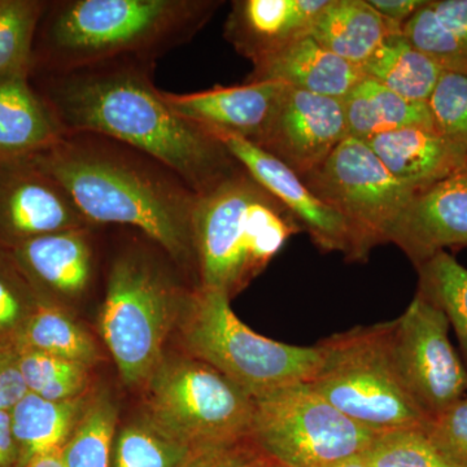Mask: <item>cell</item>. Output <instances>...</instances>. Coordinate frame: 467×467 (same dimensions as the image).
I'll list each match as a JSON object with an SVG mask.
<instances>
[{
	"mask_svg": "<svg viewBox=\"0 0 467 467\" xmlns=\"http://www.w3.org/2000/svg\"><path fill=\"white\" fill-rule=\"evenodd\" d=\"M223 2L64 0L48 3L36 32L33 67L66 72L101 61H152L192 38Z\"/></svg>",
	"mask_w": 467,
	"mask_h": 467,
	"instance_id": "3957f363",
	"label": "cell"
},
{
	"mask_svg": "<svg viewBox=\"0 0 467 467\" xmlns=\"http://www.w3.org/2000/svg\"><path fill=\"white\" fill-rule=\"evenodd\" d=\"M285 88L282 82H244L192 94L165 92V98L178 115L209 133L234 135L256 144Z\"/></svg>",
	"mask_w": 467,
	"mask_h": 467,
	"instance_id": "2e32d148",
	"label": "cell"
},
{
	"mask_svg": "<svg viewBox=\"0 0 467 467\" xmlns=\"http://www.w3.org/2000/svg\"><path fill=\"white\" fill-rule=\"evenodd\" d=\"M310 36L337 57L362 67L387 39L402 36V29L378 14L368 0H328Z\"/></svg>",
	"mask_w": 467,
	"mask_h": 467,
	"instance_id": "7402d4cb",
	"label": "cell"
},
{
	"mask_svg": "<svg viewBox=\"0 0 467 467\" xmlns=\"http://www.w3.org/2000/svg\"><path fill=\"white\" fill-rule=\"evenodd\" d=\"M267 467H288L282 465V463L275 462V461H272V462L269 463V466Z\"/></svg>",
	"mask_w": 467,
	"mask_h": 467,
	"instance_id": "7bdbcfd3",
	"label": "cell"
},
{
	"mask_svg": "<svg viewBox=\"0 0 467 467\" xmlns=\"http://www.w3.org/2000/svg\"><path fill=\"white\" fill-rule=\"evenodd\" d=\"M392 321L350 328L317 344L319 367L309 386L374 434L426 425L391 350Z\"/></svg>",
	"mask_w": 467,
	"mask_h": 467,
	"instance_id": "8992f818",
	"label": "cell"
},
{
	"mask_svg": "<svg viewBox=\"0 0 467 467\" xmlns=\"http://www.w3.org/2000/svg\"><path fill=\"white\" fill-rule=\"evenodd\" d=\"M327 467H368L367 463H365L364 459H362L361 454L358 456L350 457V459L340 461V462L334 463V465H330Z\"/></svg>",
	"mask_w": 467,
	"mask_h": 467,
	"instance_id": "b9f144b4",
	"label": "cell"
},
{
	"mask_svg": "<svg viewBox=\"0 0 467 467\" xmlns=\"http://www.w3.org/2000/svg\"><path fill=\"white\" fill-rule=\"evenodd\" d=\"M18 367L27 389L48 401H67L81 398L88 383V367L16 347Z\"/></svg>",
	"mask_w": 467,
	"mask_h": 467,
	"instance_id": "f546056e",
	"label": "cell"
},
{
	"mask_svg": "<svg viewBox=\"0 0 467 467\" xmlns=\"http://www.w3.org/2000/svg\"><path fill=\"white\" fill-rule=\"evenodd\" d=\"M347 137L342 100L285 85L256 146L304 178L321 167Z\"/></svg>",
	"mask_w": 467,
	"mask_h": 467,
	"instance_id": "4fadbf2b",
	"label": "cell"
},
{
	"mask_svg": "<svg viewBox=\"0 0 467 467\" xmlns=\"http://www.w3.org/2000/svg\"><path fill=\"white\" fill-rule=\"evenodd\" d=\"M180 317L187 356L216 368L252 399L308 383L319 367L317 347L290 346L254 333L216 288L196 285L187 292Z\"/></svg>",
	"mask_w": 467,
	"mask_h": 467,
	"instance_id": "5b68a950",
	"label": "cell"
},
{
	"mask_svg": "<svg viewBox=\"0 0 467 467\" xmlns=\"http://www.w3.org/2000/svg\"><path fill=\"white\" fill-rule=\"evenodd\" d=\"M361 456L368 467H453L439 454L423 427L378 434Z\"/></svg>",
	"mask_w": 467,
	"mask_h": 467,
	"instance_id": "1f68e13d",
	"label": "cell"
},
{
	"mask_svg": "<svg viewBox=\"0 0 467 467\" xmlns=\"http://www.w3.org/2000/svg\"><path fill=\"white\" fill-rule=\"evenodd\" d=\"M186 294L140 254H125L110 267L101 334L129 386L147 383L162 361V346Z\"/></svg>",
	"mask_w": 467,
	"mask_h": 467,
	"instance_id": "ba28073f",
	"label": "cell"
},
{
	"mask_svg": "<svg viewBox=\"0 0 467 467\" xmlns=\"http://www.w3.org/2000/svg\"><path fill=\"white\" fill-rule=\"evenodd\" d=\"M29 77L0 81V161L30 158L67 134Z\"/></svg>",
	"mask_w": 467,
	"mask_h": 467,
	"instance_id": "44dd1931",
	"label": "cell"
},
{
	"mask_svg": "<svg viewBox=\"0 0 467 467\" xmlns=\"http://www.w3.org/2000/svg\"><path fill=\"white\" fill-rule=\"evenodd\" d=\"M184 451L149 422L130 425L117 438L112 467H175Z\"/></svg>",
	"mask_w": 467,
	"mask_h": 467,
	"instance_id": "836d02e7",
	"label": "cell"
},
{
	"mask_svg": "<svg viewBox=\"0 0 467 467\" xmlns=\"http://www.w3.org/2000/svg\"><path fill=\"white\" fill-rule=\"evenodd\" d=\"M328 0H235L223 36L254 66L312 34Z\"/></svg>",
	"mask_w": 467,
	"mask_h": 467,
	"instance_id": "e0dca14e",
	"label": "cell"
},
{
	"mask_svg": "<svg viewBox=\"0 0 467 467\" xmlns=\"http://www.w3.org/2000/svg\"><path fill=\"white\" fill-rule=\"evenodd\" d=\"M116 414L112 402L104 396L85 409L61 448L66 467H112Z\"/></svg>",
	"mask_w": 467,
	"mask_h": 467,
	"instance_id": "4dcf8cb0",
	"label": "cell"
},
{
	"mask_svg": "<svg viewBox=\"0 0 467 467\" xmlns=\"http://www.w3.org/2000/svg\"><path fill=\"white\" fill-rule=\"evenodd\" d=\"M147 422L183 450L250 438L254 399L204 362L165 361L147 380Z\"/></svg>",
	"mask_w": 467,
	"mask_h": 467,
	"instance_id": "52a82bcc",
	"label": "cell"
},
{
	"mask_svg": "<svg viewBox=\"0 0 467 467\" xmlns=\"http://www.w3.org/2000/svg\"><path fill=\"white\" fill-rule=\"evenodd\" d=\"M82 408V396L67 401H48L27 392L9 410L17 447V467H26L36 457L61 450L72 435Z\"/></svg>",
	"mask_w": 467,
	"mask_h": 467,
	"instance_id": "d4e9b609",
	"label": "cell"
},
{
	"mask_svg": "<svg viewBox=\"0 0 467 467\" xmlns=\"http://www.w3.org/2000/svg\"><path fill=\"white\" fill-rule=\"evenodd\" d=\"M389 243L416 267L445 248L467 247V161L411 198Z\"/></svg>",
	"mask_w": 467,
	"mask_h": 467,
	"instance_id": "9a60e30c",
	"label": "cell"
},
{
	"mask_svg": "<svg viewBox=\"0 0 467 467\" xmlns=\"http://www.w3.org/2000/svg\"><path fill=\"white\" fill-rule=\"evenodd\" d=\"M152 61L122 57L52 72L43 99L66 133L109 138L161 162L202 195L242 165L213 134L178 115L150 79Z\"/></svg>",
	"mask_w": 467,
	"mask_h": 467,
	"instance_id": "6da1fadb",
	"label": "cell"
},
{
	"mask_svg": "<svg viewBox=\"0 0 467 467\" xmlns=\"http://www.w3.org/2000/svg\"><path fill=\"white\" fill-rule=\"evenodd\" d=\"M192 229L199 285L230 299L303 232L294 214L243 168L198 195Z\"/></svg>",
	"mask_w": 467,
	"mask_h": 467,
	"instance_id": "277c9868",
	"label": "cell"
},
{
	"mask_svg": "<svg viewBox=\"0 0 467 467\" xmlns=\"http://www.w3.org/2000/svg\"><path fill=\"white\" fill-rule=\"evenodd\" d=\"M402 36L444 72L467 76V0H426Z\"/></svg>",
	"mask_w": 467,
	"mask_h": 467,
	"instance_id": "cb8c5ba5",
	"label": "cell"
},
{
	"mask_svg": "<svg viewBox=\"0 0 467 467\" xmlns=\"http://www.w3.org/2000/svg\"><path fill=\"white\" fill-rule=\"evenodd\" d=\"M272 459L251 438L184 451L175 467H267Z\"/></svg>",
	"mask_w": 467,
	"mask_h": 467,
	"instance_id": "8d00e7d4",
	"label": "cell"
},
{
	"mask_svg": "<svg viewBox=\"0 0 467 467\" xmlns=\"http://www.w3.org/2000/svg\"><path fill=\"white\" fill-rule=\"evenodd\" d=\"M427 106L435 130L467 150V76L442 72Z\"/></svg>",
	"mask_w": 467,
	"mask_h": 467,
	"instance_id": "e575fe53",
	"label": "cell"
},
{
	"mask_svg": "<svg viewBox=\"0 0 467 467\" xmlns=\"http://www.w3.org/2000/svg\"><path fill=\"white\" fill-rule=\"evenodd\" d=\"M15 346L38 350L90 368L99 358L97 346L66 310L41 299L33 310Z\"/></svg>",
	"mask_w": 467,
	"mask_h": 467,
	"instance_id": "4316f807",
	"label": "cell"
},
{
	"mask_svg": "<svg viewBox=\"0 0 467 467\" xmlns=\"http://www.w3.org/2000/svg\"><path fill=\"white\" fill-rule=\"evenodd\" d=\"M425 2L426 0H368L378 14L401 29Z\"/></svg>",
	"mask_w": 467,
	"mask_h": 467,
	"instance_id": "f35d334b",
	"label": "cell"
},
{
	"mask_svg": "<svg viewBox=\"0 0 467 467\" xmlns=\"http://www.w3.org/2000/svg\"><path fill=\"white\" fill-rule=\"evenodd\" d=\"M8 252L38 295L45 290L77 296L90 284L88 226L39 236Z\"/></svg>",
	"mask_w": 467,
	"mask_h": 467,
	"instance_id": "ac0fdd59",
	"label": "cell"
},
{
	"mask_svg": "<svg viewBox=\"0 0 467 467\" xmlns=\"http://www.w3.org/2000/svg\"><path fill=\"white\" fill-rule=\"evenodd\" d=\"M27 393L15 343L0 344V409L11 410Z\"/></svg>",
	"mask_w": 467,
	"mask_h": 467,
	"instance_id": "74e56055",
	"label": "cell"
},
{
	"mask_svg": "<svg viewBox=\"0 0 467 467\" xmlns=\"http://www.w3.org/2000/svg\"><path fill=\"white\" fill-rule=\"evenodd\" d=\"M26 467H66V465L61 457V450H57L36 457L27 463Z\"/></svg>",
	"mask_w": 467,
	"mask_h": 467,
	"instance_id": "60d3db41",
	"label": "cell"
},
{
	"mask_svg": "<svg viewBox=\"0 0 467 467\" xmlns=\"http://www.w3.org/2000/svg\"><path fill=\"white\" fill-rule=\"evenodd\" d=\"M72 196L88 225L137 227L177 263L195 264L198 193L171 169L98 134L67 133L30 156Z\"/></svg>",
	"mask_w": 467,
	"mask_h": 467,
	"instance_id": "7a4b0ae2",
	"label": "cell"
},
{
	"mask_svg": "<svg viewBox=\"0 0 467 467\" xmlns=\"http://www.w3.org/2000/svg\"><path fill=\"white\" fill-rule=\"evenodd\" d=\"M310 192L346 221L350 261H367L389 236L417 192L399 182L362 140L347 137L327 160L303 178Z\"/></svg>",
	"mask_w": 467,
	"mask_h": 467,
	"instance_id": "30bf717a",
	"label": "cell"
},
{
	"mask_svg": "<svg viewBox=\"0 0 467 467\" xmlns=\"http://www.w3.org/2000/svg\"><path fill=\"white\" fill-rule=\"evenodd\" d=\"M41 299L9 252L0 248V344L16 343Z\"/></svg>",
	"mask_w": 467,
	"mask_h": 467,
	"instance_id": "d6a6232c",
	"label": "cell"
},
{
	"mask_svg": "<svg viewBox=\"0 0 467 467\" xmlns=\"http://www.w3.org/2000/svg\"><path fill=\"white\" fill-rule=\"evenodd\" d=\"M367 78L361 67L337 57L312 36L254 66L245 82H282L290 88L343 100Z\"/></svg>",
	"mask_w": 467,
	"mask_h": 467,
	"instance_id": "ffe728a7",
	"label": "cell"
},
{
	"mask_svg": "<svg viewBox=\"0 0 467 467\" xmlns=\"http://www.w3.org/2000/svg\"><path fill=\"white\" fill-rule=\"evenodd\" d=\"M389 173L414 192L454 173L467 161V150L432 128H405L365 142Z\"/></svg>",
	"mask_w": 467,
	"mask_h": 467,
	"instance_id": "d6986e66",
	"label": "cell"
},
{
	"mask_svg": "<svg viewBox=\"0 0 467 467\" xmlns=\"http://www.w3.org/2000/svg\"><path fill=\"white\" fill-rule=\"evenodd\" d=\"M342 103L348 137L362 142L405 128L434 129L427 104L404 99L368 77L349 91Z\"/></svg>",
	"mask_w": 467,
	"mask_h": 467,
	"instance_id": "603a6c76",
	"label": "cell"
},
{
	"mask_svg": "<svg viewBox=\"0 0 467 467\" xmlns=\"http://www.w3.org/2000/svg\"><path fill=\"white\" fill-rule=\"evenodd\" d=\"M450 327L444 313L418 292L392 321L393 361L427 420L467 395V368L451 346Z\"/></svg>",
	"mask_w": 467,
	"mask_h": 467,
	"instance_id": "8fae6325",
	"label": "cell"
},
{
	"mask_svg": "<svg viewBox=\"0 0 467 467\" xmlns=\"http://www.w3.org/2000/svg\"><path fill=\"white\" fill-rule=\"evenodd\" d=\"M48 3L0 0V81L30 76L36 32Z\"/></svg>",
	"mask_w": 467,
	"mask_h": 467,
	"instance_id": "f1b7e54d",
	"label": "cell"
},
{
	"mask_svg": "<svg viewBox=\"0 0 467 467\" xmlns=\"http://www.w3.org/2000/svg\"><path fill=\"white\" fill-rule=\"evenodd\" d=\"M213 134V133H212ZM242 168L294 214L303 232L324 252H342L350 261L352 236L334 209L319 201L300 175L256 144L229 134H213Z\"/></svg>",
	"mask_w": 467,
	"mask_h": 467,
	"instance_id": "5bb4252c",
	"label": "cell"
},
{
	"mask_svg": "<svg viewBox=\"0 0 467 467\" xmlns=\"http://www.w3.org/2000/svg\"><path fill=\"white\" fill-rule=\"evenodd\" d=\"M418 294L444 313L456 331L467 364V269L447 254L438 252L417 266Z\"/></svg>",
	"mask_w": 467,
	"mask_h": 467,
	"instance_id": "83f0119b",
	"label": "cell"
},
{
	"mask_svg": "<svg viewBox=\"0 0 467 467\" xmlns=\"http://www.w3.org/2000/svg\"><path fill=\"white\" fill-rule=\"evenodd\" d=\"M368 78L414 103L431 98L444 70L404 36H391L362 67Z\"/></svg>",
	"mask_w": 467,
	"mask_h": 467,
	"instance_id": "484cf974",
	"label": "cell"
},
{
	"mask_svg": "<svg viewBox=\"0 0 467 467\" xmlns=\"http://www.w3.org/2000/svg\"><path fill=\"white\" fill-rule=\"evenodd\" d=\"M17 466V447L12 431L11 413L0 409V467Z\"/></svg>",
	"mask_w": 467,
	"mask_h": 467,
	"instance_id": "ab89813d",
	"label": "cell"
},
{
	"mask_svg": "<svg viewBox=\"0 0 467 467\" xmlns=\"http://www.w3.org/2000/svg\"><path fill=\"white\" fill-rule=\"evenodd\" d=\"M439 454L453 467H467V395L423 426Z\"/></svg>",
	"mask_w": 467,
	"mask_h": 467,
	"instance_id": "d590c367",
	"label": "cell"
},
{
	"mask_svg": "<svg viewBox=\"0 0 467 467\" xmlns=\"http://www.w3.org/2000/svg\"><path fill=\"white\" fill-rule=\"evenodd\" d=\"M250 438L269 459L288 467H327L358 456L377 434L358 425L308 383L254 399Z\"/></svg>",
	"mask_w": 467,
	"mask_h": 467,
	"instance_id": "9c48e42d",
	"label": "cell"
},
{
	"mask_svg": "<svg viewBox=\"0 0 467 467\" xmlns=\"http://www.w3.org/2000/svg\"><path fill=\"white\" fill-rule=\"evenodd\" d=\"M90 226L72 196L32 158L0 161V248Z\"/></svg>",
	"mask_w": 467,
	"mask_h": 467,
	"instance_id": "7c38bea8",
	"label": "cell"
}]
</instances>
